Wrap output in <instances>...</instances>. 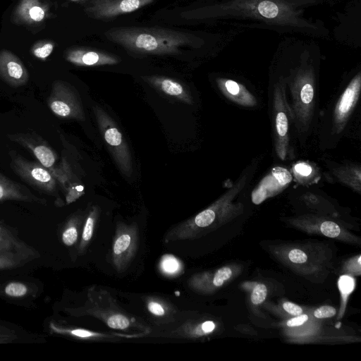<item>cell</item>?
<instances>
[{
    "mask_svg": "<svg viewBox=\"0 0 361 361\" xmlns=\"http://www.w3.org/2000/svg\"><path fill=\"white\" fill-rule=\"evenodd\" d=\"M257 162L253 161L248 166L229 189L212 205L171 228L164 235V241L166 243L198 238L218 220H221L230 213H235L240 205L233 204V200L250 183Z\"/></svg>",
    "mask_w": 361,
    "mask_h": 361,
    "instance_id": "1",
    "label": "cell"
},
{
    "mask_svg": "<svg viewBox=\"0 0 361 361\" xmlns=\"http://www.w3.org/2000/svg\"><path fill=\"white\" fill-rule=\"evenodd\" d=\"M271 101L274 148L277 158L284 161L293 157V149L290 142V127L294 126L283 81L280 80L274 86Z\"/></svg>",
    "mask_w": 361,
    "mask_h": 361,
    "instance_id": "2",
    "label": "cell"
},
{
    "mask_svg": "<svg viewBox=\"0 0 361 361\" xmlns=\"http://www.w3.org/2000/svg\"><path fill=\"white\" fill-rule=\"evenodd\" d=\"M86 306L87 314L99 319L110 328L123 331L137 329L146 334L150 332V329L141 321L123 311L105 290L91 287Z\"/></svg>",
    "mask_w": 361,
    "mask_h": 361,
    "instance_id": "3",
    "label": "cell"
},
{
    "mask_svg": "<svg viewBox=\"0 0 361 361\" xmlns=\"http://www.w3.org/2000/svg\"><path fill=\"white\" fill-rule=\"evenodd\" d=\"M92 109L98 128L116 166L126 177L130 178L133 159L128 142L109 114L99 105H94Z\"/></svg>",
    "mask_w": 361,
    "mask_h": 361,
    "instance_id": "4",
    "label": "cell"
},
{
    "mask_svg": "<svg viewBox=\"0 0 361 361\" xmlns=\"http://www.w3.org/2000/svg\"><path fill=\"white\" fill-rule=\"evenodd\" d=\"M47 104L54 114L66 118L85 119L82 102L76 89L67 82L55 80L52 83Z\"/></svg>",
    "mask_w": 361,
    "mask_h": 361,
    "instance_id": "5",
    "label": "cell"
},
{
    "mask_svg": "<svg viewBox=\"0 0 361 361\" xmlns=\"http://www.w3.org/2000/svg\"><path fill=\"white\" fill-rule=\"evenodd\" d=\"M9 157L11 169L25 183L47 193L56 192L58 181L48 169L15 151H10Z\"/></svg>",
    "mask_w": 361,
    "mask_h": 361,
    "instance_id": "6",
    "label": "cell"
},
{
    "mask_svg": "<svg viewBox=\"0 0 361 361\" xmlns=\"http://www.w3.org/2000/svg\"><path fill=\"white\" fill-rule=\"evenodd\" d=\"M139 233L135 224H116L112 246V262L115 269L123 271L133 259L138 247Z\"/></svg>",
    "mask_w": 361,
    "mask_h": 361,
    "instance_id": "7",
    "label": "cell"
},
{
    "mask_svg": "<svg viewBox=\"0 0 361 361\" xmlns=\"http://www.w3.org/2000/svg\"><path fill=\"white\" fill-rule=\"evenodd\" d=\"M361 91V76L358 73L347 85L335 102L331 115V133L339 135L344 130L354 111Z\"/></svg>",
    "mask_w": 361,
    "mask_h": 361,
    "instance_id": "8",
    "label": "cell"
},
{
    "mask_svg": "<svg viewBox=\"0 0 361 361\" xmlns=\"http://www.w3.org/2000/svg\"><path fill=\"white\" fill-rule=\"evenodd\" d=\"M8 137L29 150L38 162L48 169L58 179L60 165H56L57 155L45 140L35 133L8 134Z\"/></svg>",
    "mask_w": 361,
    "mask_h": 361,
    "instance_id": "9",
    "label": "cell"
},
{
    "mask_svg": "<svg viewBox=\"0 0 361 361\" xmlns=\"http://www.w3.org/2000/svg\"><path fill=\"white\" fill-rule=\"evenodd\" d=\"M290 171L285 167L276 166L259 182L252 192V201L259 204L286 189L293 180Z\"/></svg>",
    "mask_w": 361,
    "mask_h": 361,
    "instance_id": "10",
    "label": "cell"
},
{
    "mask_svg": "<svg viewBox=\"0 0 361 361\" xmlns=\"http://www.w3.org/2000/svg\"><path fill=\"white\" fill-rule=\"evenodd\" d=\"M0 78L13 87L25 85L29 73L21 60L8 50L0 51Z\"/></svg>",
    "mask_w": 361,
    "mask_h": 361,
    "instance_id": "11",
    "label": "cell"
},
{
    "mask_svg": "<svg viewBox=\"0 0 361 361\" xmlns=\"http://www.w3.org/2000/svg\"><path fill=\"white\" fill-rule=\"evenodd\" d=\"M48 12V6L41 0H20L14 10L13 20L17 24L39 23L46 18Z\"/></svg>",
    "mask_w": 361,
    "mask_h": 361,
    "instance_id": "12",
    "label": "cell"
},
{
    "mask_svg": "<svg viewBox=\"0 0 361 361\" xmlns=\"http://www.w3.org/2000/svg\"><path fill=\"white\" fill-rule=\"evenodd\" d=\"M217 85L221 94L233 103L244 107L257 105L256 97L245 86L229 79H219Z\"/></svg>",
    "mask_w": 361,
    "mask_h": 361,
    "instance_id": "13",
    "label": "cell"
},
{
    "mask_svg": "<svg viewBox=\"0 0 361 361\" xmlns=\"http://www.w3.org/2000/svg\"><path fill=\"white\" fill-rule=\"evenodd\" d=\"M147 312L157 324H165L176 320L178 309L168 300L157 295L144 297Z\"/></svg>",
    "mask_w": 361,
    "mask_h": 361,
    "instance_id": "14",
    "label": "cell"
},
{
    "mask_svg": "<svg viewBox=\"0 0 361 361\" xmlns=\"http://www.w3.org/2000/svg\"><path fill=\"white\" fill-rule=\"evenodd\" d=\"M329 168V176L335 181L350 188L358 193L360 192L361 167L360 164L348 162Z\"/></svg>",
    "mask_w": 361,
    "mask_h": 361,
    "instance_id": "15",
    "label": "cell"
},
{
    "mask_svg": "<svg viewBox=\"0 0 361 361\" xmlns=\"http://www.w3.org/2000/svg\"><path fill=\"white\" fill-rule=\"evenodd\" d=\"M147 80L164 94L186 104H193L190 92L181 83L169 78L153 76Z\"/></svg>",
    "mask_w": 361,
    "mask_h": 361,
    "instance_id": "16",
    "label": "cell"
},
{
    "mask_svg": "<svg viewBox=\"0 0 361 361\" xmlns=\"http://www.w3.org/2000/svg\"><path fill=\"white\" fill-rule=\"evenodd\" d=\"M35 198L25 185L16 182L0 173V200L6 199L29 200Z\"/></svg>",
    "mask_w": 361,
    "mask_h": 361,
    "instance_id": "17",
    "label": "cell"
},
{
    "mask_svg": "<svg viewBox=\"0 0 361 361\" xmlns=\"http://www.w3.org/2000/svg\"><path fill=\"white\" fill-rule=\"evenodd\" d=\"M290 173L298 184L308 186L320 178L317 168L307 161H300L293 164Z\"/></svg>",
    "mask_w": 361,
    "mask_h": 361,
    "instance_id": "18",
    "label": "cell"
},
{
    "mask_svg": "<svg viewBox=\"0 0 361 361\" xmlns=\"http://www.w3.org/2000/svg\"><path fill=\"white\" fill-rule=\"evenodd\" d=\"M66 59L80 66H96L116 63L115 59L95 51H72L68 53Z\"/></svg>",
    "mask_w": 361,
    "mask_h": 361,
    "instance_id": "19",
    "label": "cell"
},
{
    "mask_svg": "<svg viewBox=\"0 0 361 361\" xmlns=\"http://www.w3.org/2000/svg\"><path fill=\"white\" fill-rule=\"evenodd\" d=\"M100 209L97 206H92L88 216L86 219L83 231L82 234V239L80 243V249L84 250L88 245L94 233V228L95 227L97 221L99 218Z\"/></svg>",
    "mask_w": 361,
    "mask_h": 361,
    "instance_id": "20",
    "label": "cell"
},
{
    "mask_svg": "<svg viewBox=\"0 0 361 361\" xmlns=\"http://www.w3.org/2000/svg\"><path fill=\"white\" fill-rule=\"evenodd\" d=\"M134 46L142 51H159L161 44L158 37L147 33H141L135 37Z\"/></svg>",
    "mask_w": 361,
    "mask_h": 361,
    "instance_id": "21",
    "label": "cell"
},
{
    "mask_svg": "<svg viewBox=\"0 0 361 361\" xmlns=\"http://www.w3.org/2000/svg\"><path fill=\"white\" fill-rule=\"evenodd\" d=\"M159 267L162 272L169 276H176L183 269V265L178 259L171 255L162 257Z\"/></svg>",
    "mask_w": 361,
    "mask_h": 361,
    "instance_id": "22",
    "label": "cell"
},
{
    "mask_svg": "<svg viewBox=\"0 0 361 361\" xmlns=\"http://www.w3.org/2000/svg\"><path fill=\"white\" fill-rule=\"evenodd\" d=\"M54 47L51 42H39L33 45L31 52L35 57L44 60L52 53Z\"/></svg>",
    "mask_w": 361,
    "mask_h": 361,
    "instance_id": "23",
    "label": "cell"
},
{
    "mask_svg": "<svg viewBox=\"0 0 361 361\" xmlns=\"http://www.w3.org/2000/svg\"><path fill=\"white\" fill-rule=\"evenodd\" d=\"M259 13L265 18H272L277 16L278 6L270 1H263L258 6Z\"/></svg>",
    "mask_w": 361,
    "mask_h": 361,
    "instance_id": "24",
    "label": "cell"
},
{
    "mask_svg": "<svg viewBox=\"0 0 361 361\" xmlns=\"http://www.w3.org/2000/svg\"><path fill=\"white\" fill-rule=\"evenodd\" d=\"M321 232L326 237L336 238L341 232L339 226L334 221H325L320 225Z\"/></svg>",
    "mask_w": 361,
    "mask_h": 361,
    "instance_id": "25",
    "label": "cell"
},
{
    "mask_svg": "<svg viewBox=\"0 0 361 361\" xmlns=\"http://www.w3.org/2000/svg\"><path fill=\"white\" fill-rule=\"evenodd\" d=\"M267 289L262 283L257 284L251 294V301L254 305H259L266 299Z\"/></svg>",
    "mask_w": 361,
    "mask_h": 361,
    "instance_id": "26",
    "label": "cell"
},
{
    "mask_svg": "<svg viewBox=\"0 0 361 361\" xmlns=\"http://www.w3.org/2000/svg\"><path fill=\"white\" fill-rule=\"evenodd\" d=\"M66 191V200L68 202H71L84 194V187L79 183L74 182L68 187Z\"/></svg>",
    "mask_w": 361,
    "mask_h": 361,
    "instance_id": "27",
    "label": "cell"
},
{
    "mask_svg": "<svg viewBox=\"0 0 361 361\" xmlns=\"http://www.w3.org/2000/svg\"><path fill=\"white\" fill-rule=\"evenodd\" d=\"M78 238V230L75 224L70 225L63 232L62 240L65 245H73Z\"/></svg>",
    "mask_w": 361,
    "mask_h": 361,
    "instance_id": "28",
    "label": "cell"
},
{
    "mask_svg": "<svg viewBox=\"0 0 361 361\" xmlns=\"http://www.w3.org/2000/svg\"><path fill=\"white\" fill-rule=\"evenodd\" d=\"M7 295L14 297L24 295L27 292V288L20 283H11L5 288Z\"/></svg>",
    "mask_w": 361,
    "mask_h": 361,
    "instance_id": "29",
    "label": "cell"
},
{
    "mask_svg": "<svg viewBox=\"0 0 361 361\" xmlns=\"http://www.w3.org/2000/svg\"><path fill=\"white\" fill-rule=\"evenodd\" d=\"M338 286L341 293L348 295L354 289L355 281L353 278L348 276H342L339 279Z\"/></svg>",
    "mask_w": 361,
    "mask_h": 361,
    "instance_id": "30",
    "label": "cell"
},
{
    "mask_svg": "<svg viewBox=\"0 0 361 361\" xmlns=\"http://www.w3.org/2000/svg\"><path fill=\"white\" fill-rule=\"evenodd\" d=\"M336 313L334 307L329 305L322 306L314 312V315L317 318H329L334 317Z\"/></svg>",
    "mask_w": 361,
    "mask_h": 361,
    "instance_id": "31",
    "label": "cell"
},
{
    "mask_svg": "<svg viewBox=\"0 0 361 361\" xmlns=\"http://www.w3.org/2000/svg\"><path fill=\"white\" fill-rule=\"evenodd\" d=\"M289 259L297 264H302L307 261V255L300 249H293L288 253Z\"/></svg>",
    "mask_w": 361,
    "mask_h": 361,
    "instance_id": "32",
    "label": "cell"
},
{
    "mask_svg": "<svg viewBox=\"0 0 361 361\" xmlns=\"http://www.w3.org/2000/svg\"><path fill=\"white\" fill-rule=\"evenodd\" d=\"M140 5V0H123L120 5V9L125 13L132 12L136 10Z\"/></svg>",
    "mask_w": 361,
    "mask_h": 361,
    "instance_id": "33",
    "label": "cell"
},
{
    "mask_svg": "<svg viewBox=\"0 0 361 361\" xmlns=\"http://www.w3.org/2000/svg\"><path fill=\"white\" fill-rule=\"evenodd\" d=\"M283 307L287 312L294 316L300 315L302 312V310L299 305L290 302H284Z\"/></svg>",
    "mask_w": 361,
    "mask_h": 361,
    "instance_id": "34",
    "label": "cell"
},
{
    "mask_svg": "<svg viewBox=\"0 0 361 361\" xmlns=\"http://www.w3.org/2000/svg\"><path fill=\"white\" fill-rule=\"evenodd\" d=\"M307 315L301 314L294 318L289 319L287 322V325L290 327L300 326L307 322Z\"/></svg>",
    "mask_w": 361,
    "mask_h": 361,
    "instance_id": "35",
    "label": "cell"
}]
</instances>
